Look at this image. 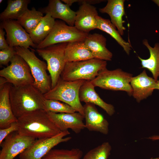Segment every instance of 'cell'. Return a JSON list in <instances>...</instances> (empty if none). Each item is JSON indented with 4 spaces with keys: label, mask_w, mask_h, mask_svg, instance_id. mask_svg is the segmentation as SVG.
Instances as JSON below:
<instances>
[{
    "label": "cell",
    "mask_w": 159,
    "mask_h": 159,
    "mask_svg": "<svg viewBox=\"0 0 159 159\" xmlns=\"http://www.w3.org/2000/svg\"><path fill=\"white\" fill-rule=\"evenodd\" d=\"M55 21L49 14H46L35 29L29 34L33 42L37 45L43 41L51 32Z\"/></svg>",
    "instance_id": "obj_25"
},
{
    "label": "cell",
    "mask_w": 159,
    "mask_h": 159,
    "mask_svg": "<svg viewBox=\"0 0 159 159\" xmlns=\"http://www.w3.org/2000/svg\"><path fill=\"white\" fill-rule=\"evenodd\" d=\"M74 26L80 31L89 34L97 27V17L99 16L96 8L87 4H81L76 12Z\"/></svg>",
    "instance_id": "obj_14"
},
{
    "label": "cell",
    "mask_w": 159,
    "mask_h": 159,
    "mask_svg": "<svg viewBox=\"0 0 159 159\" xmlns=\"http://www.w3.org/2000/svg\"><path fill=\"white\" fill-rule=\"evenodd\" d=\"M86 81H68L60 77L56 86L44 96L45 99L56 100L67 104L84 117V107L80 100L79 94L81 86Z\"/></svg>",
    "instance_id": "obj_3"
},
{
    "label": "cell",
    "mask_w": 159,
    "mask_h": 159,
    "mask_svg": "<svg viewBox=\"0 0 159 159\" xmlns=\"http://www.w3.org/2000/svg\"><path fill=\"white\" fill-rule=\"evenodd\" d=\"M67 43H58L36 49L38 54L47 62V70L51 79L52 88L57 85L66 63L65 60V51Z\"/></svg>",
    "instance_id": "obj_7"
},
{
    "label": "cell",
    "mask_w": 159,
    "mask_h": 159,
    "mask_svg": "<svg viewBox=\"0 0 159 159\" xmlns=\"http://www.w3.org/2000/svg\"><path fill=\"white\" fill-rule=\"evenodd\" d=\"M3 0H0V3H2V2L3 1Z\"/></svg>",
    "instance_id": "obj_39"
},
{
    "label": "cell",
    "mask_w": 159,
    "mask_h": 159,
    "mask_svg": "<svg viewBox=\"0 0 159 159\" xmlns=\"http://www.w3.org/2000/svg\"><path fill=\"white\" fill-rule=\"evenodd\" d=\"M124 0H108L106 5L100 8L99 11L110 16L112 23L116 27L121 36L124 34L125 28L123 25V16L125 14Z\"/></svg>",
    "instance_id": "obj_20"
},
{
    "label": "cell",
    "mask_w": 159,
    "mask_h": 159,
    "mask_svg": "<svg viewBox=\"0 0 159 159\" xmlns=\"http://www.w3.org/2000/svg\"><path fill=\"white\" fill-rule=\"evenodd\" d=\"M143 43L148 49L150 57L144 59L138 56L141 61L142 68L148 70L154 79L157 81L159 77V43H155L153 47L149 44L148 40L145 39L143 40Z\"/></svg>",
    "instance_id": "obj_23"
},
{
    "label": "cell",
    "mask_w": 159,
    "mask_h": 159,
    "mask_svg": "<svg viewBox=\"0 0 159 159\" xmlns=\"http://www.w3.org/2000/svg\"><path fill=\"white\" fill-rule=\"evenodd\" d=\"M14 48L16 54L21 56L29 66L34 79L33 85L43 95L52 88L50 76L47 72V64L39 59L32 50L28 48L16 47Z\"/></svg>",
    "instance_id": "obj_5"
},
{
    "label": "cell",
    "mask_w": 159,
    "mask_h": 159,
    "mask_svg": "<svg viewBox=\"0 0 159 159\" xmlns=\"http://www.w3.org/2000/svg\"><path fill=\"white\" fill-rule=\"evenodd\" d=\"M0 89H1L7 83H8L7 80L4 78L0 77Z\"/></svg>",
    "instance_id": "obj_35"
},
{
    "label": "cell",
    "mask_w": 159,
    "mask_h": 159,
    "mask_svg": "<svg viewBox=\"0 0 159 159\" xmlns=\"http://www.w3.org/2000/svg\"><path fill=\"white\" fill-rule=\"evenodd\" d=\"M101 0H73L74 3L78 2L81 4H87L92 5L100 3L103 1Z\"/></svg>",
    "instance_id": "obj_34"
},
{
    "label": "cell",
    "mask_w": 159,
    "mask_h": 159,
    "mask_svg": "<svg viewBox=\"0 0 159 159\" xmlns=\"http://www.w3.org/2000/svg\"><path fill=\"white\" fill-rule=\"evenodd\" d=\"M50 120L61 131L71 129L76 134L85 128L84 117L79 112L55 113L47 111Z\"/></svg>",
    "instance_id": "obj_13"
},
{
    "label": "cell",
    "mask_w": 159,
    "mask_h": 159,
    "mask_svg": "<svg viewBox=\"0 0 159 159\" xmlns=\"http://www.w3.org/2000/svg\"><path fill=\"white\" fill-rule=\"evenodd\" d=\"M155 4L159 8V0H152Z\"/></svg>",
    "instance_id": "obj_37"
},
{
    "label": "cell",
    "mask_w": 159,
    "mask_h": 159,
    "mask_svg": "<svg viewBox=\"0 0 159 159\" xmlns=\"http://www.w3.org/2000/svg\"><path fill=\"white\" fill-rule=\"evenodd\" d=\"M85 128L91 131L107 135L109 132L108 121L98 111L95 105L86 103L83 106Z\"/></svg>",
    "instance_id": "obj_16"
},
{
    "label": "cell",
    "mask_w": 159,
    "mask_h": 159,
    "mask_svg": "<svg viewBox=\"0 0 159 159\" xmlns=\"http://www.w3.org/2000/svg\"><path fill=\"white\" fill-rule=\"evenodd\" d=\"M5 32L4 29L0 25V50L7 48L9 47L6 40L5 38Z\"/></svg>",
    "instance_id": "obj_33"
},
{
    "label": "cell",
    "mask_w": 159,
    "mask_h": 159,
    "mask_svg": "<svg viewBox=\"0 0 159 159\" xmlns=\"http://www.w3.org/2000/svg\"><path fill=\"white\" fill-rule=\"evenodd\" d=\"M9 97L13 113L17 118L37 110H45L44 95L32 84L11 85Z\"/></svg>",
    "instance_id": "obj_1"
},
{
    "label": "cell",
    "mask_w": 159,
    "mask_h": 159,
    "mask_svg": "<svg viewBox=\"0 0 159 159\" xmlns=\"http://www.w3.org/2000/svg\"><path fill=\"white\" fill-rule=\"evenodd\" d=\"M107 61L95 58L87 60L67 62L60 77L64 80L91 81L99 72L106 68Z\"/></svg>",
    "instance_id": "obj_4"
},
{
    "label": "cell",
    "mask_w": 159,
    "mask_h": 159,
    "mask_svg": "<svg viewBox=\"0 0 159 159\" xmlns=\"http://www.w3.org/2000/svg\"><path fill=\"white\" fill-rule=\"evenodd\" d=\"M97 29L110 35L122 48L127 54L129 55L132 47L130 43L122 38L116 27L109 19L98 16L97 17Z\"/></svg>",
    "instance_id": "obj_24"
},
{
    "label": "cell",
    "mask_w": 159,
    "mask_h": 159,
    "mask_svg": "<svg viewBox=\"0 0 159 159\" xmlns=\"http://www.w3.org/2000/svg\"><path fill=\"white\" fill-rule=\"evenodd\" d=\"M148 139L151 140H159V135H155L151 136L149 137L148 138ZM150 159H159V157L155 158H151Z\"/></svg>",
    "instance_id": "obj_36"
},
{
    "label": "cell",
    "mask_w": 159,
    "mask_h": 159,
    "mask_svg": "<svg viewBox=\"0 0 159 159\" xmlns=\"http://www.w3.org/2000/svg\"><path fill=\"white\" fill-rule=\"evenodd\" d=\"M6 33V40L10 47H20L36 48L37 45L32 41L29 33L17 20L9 19L2 21L0 25Z\"/></svg>",
    "instance_id": "obj_12"
},
{
    "label": "cell",
    "mask_w": 159,
    "mask_h": 159,
    "mask_svg": "<svg viewBox=\"0 0 159 159\" xmlns=\"http://www.w3.org/2000/svg\"><path fill=\"white\" fill-rule=\"evenodd\" d=\"M44 16L41 11L33 7L30 10H27L17 21L29 34L35 29Z\"/></svg>",
    "instance_id": "obj_27"
},
{
    "label": "cell",
    "mask_w": 159,
    "mask_h": 159,
    "mask_svg": "<svg viewBox=\"0 0 159 159\" xmlns=\"http://www.w3.org/2000/svg\"><path fill=\"white\" fill-rule=\"evenodd\" d=\"M60 101L45 98V110L55 113H72L76 112L70 106Z\"/></svg>",
    "instance_id": "obj_30"
},
{
    "label": "cell",
    "mask_w": 159,
    "mask_h": 159,
    "mask_svg": "<svg viewBox=\"0 0 159 159\" xmlns=\"http://www.w3.org/2000/svg\"><path fill=\"white\" fill-rule=\"evenodd\" d=\"M18 129L17 121L12 123L9 127L0 129V144L7 136L13 132H17Z\"/></svg>",
    "instance_id": "obj_32"
},
{
    "label": "cell",
    "mask_w": 159,
    "mask_h": 159,
    "mask_svg": "<svg viewBox=\"0 0 159 159\" xmlns=\"http://www.w3.org/2000/svg\"><path fill=\"white\" fill-rule=\"evenodd\" d=\"M82 155V151L78 148L52 149L42 159H81Z\"/></svg>",
    "instance_id": "obj_28"
},
{
    "label": "cell",
    "mask_w": 159,
    "mask_h": 159,
    "mask_svg": "<svg viewBox=\"0 0 159 159\" xmlns=\"http://www.w3.org/2000/svg\"><path fill=\"white\" fill-rule=\"evenodd\" d=\"M16 54L14 47H10L0 51V65H7Z\"/></svg>",
    "instance_id": "obj_31"
},
{
    "label": "cell",
    "mask_w": 159,
    "mask_h": 159,
    "mask_svg": "<svg viewBox=\"0 0 159 159\" xmlns=\"http://www.w3.org/2000/svg\"><path fill=\"white\" fill-rule=\"evenodd\" d=\"M30 0H9L5 10L0 14L2 21L9 19L17 20L28 9Z\"/></svg>",
    "instance_id": "obj_26"
},
{
    "label": "cell",
    "mask_w": 159,
    "mask_h": 159,
    "mask_svg": "<svg viewBox=\"0 0 159 159\" xmlns=\"http://www.w3.org/2000/svg\"><path fill=\"white\" fill-rule=\"evenodd\" d=\"M37 139L12 132L4 139L0 145L1 150L0 159H14L30 146Z\"/></svg>",
    "instance_id": "obj_11"
},
{
    "label": "cell",
    "mask_w": 159,
    "mask_h": 159,
    "mask_svg": "<svg viewBox=\"0 0 159 159\" xmlns=\"http://www.w3.org/2000/svg\"><path fill=\"white\" fill-rule=\"evenodd\" d=\"M88 34L80 31L74 26L67 25L62 20H55L49 35L37 45L36 49L43 48L60 43L84 41Z\"/></svg>",
    "instance_id": "obj_8"
},
{
    "label": "cell",
    "mask_w": 159,
    "mask_h": 159,
    "mask_svg": "<svg viewBox=\"0 0 159 159\" xmlns=\"http://www.w3.org/2000/svg\"><path fill=\"white\" fill-rule=\"evenodd\" d=\"M156 82L154 79L148 76L145 70L137 76L132 77L130 85L132 89V96L137 102L147 98L156 89Z\"/></svg>",
    "instance_id": "obj_15"
},
{
    "label": "cell",
    "mask_w": 159,
    "mask_h": 159,
    "mask_svg": "<svg viewBox=\"0 0 159 159\" xmlns=\"http://www.w3.org/2000/svg\"><path fill=\"white\" fill-rule=\"evenodd\" d=\"M10 62L9 65L0 71V77L14 86L33 84L34 79L30 67L21 56L16 54Z\"/></svg>",
    "instance_id": "obj_9"
},
{
    "label": "cell",
    "mask_w": 159,
    "mask_h": 159,
    "mask_svg": "<svg viewBox=\"0 0 159 159\" xmlns=\"http://www.w3.org/2000/svg\"><path fill=\"white\" fill-rule=\"evenodd\" d=\"M94 58L84 41L68 43L65 51L66 62H77Z\"/></svg>",
    "instance_id": "obj_22"
},
{
    "label": "cell",
    "mask_w": 159,
    "mask_h": 159,
    "mask_svg": "<svg viewBox=\"0 0 159 159\" xmlns=\"http://www.w3.org/2000/svg\"><path fill=\"white\" fill-rule=\"evenodd\" d=\"M95 87L90 81H85L79 91L80 101L97 105L103 109L108 115L112 116L115 112L114 106L104 101L95 91Z\"/></svg>",
    "instance_id": "obj_19"
},
{
    "label": "cell",
    "mask_w": 159,
    "mask_h": 159,
    "mask_svg": "<svg viewBox=\"0 0 159 159\" xmlns=\"http://www.w3.org/2000/svg\"><path fill=\"white\" fill-rule=\"evenodd\" d=\"M132 74L120 69L110 70L106 68L101 71L97 76L90 81L95 87L102 89L126 92L132 96L133 91L130 85Z\"/></svg>",
    "instance_id": "obj_6"
},
{
    "label": "cell",
    "mask_w": 159,
    "mask_h": 159,
    "mask_svg": "<svg viewBox=\"0 0 159 159\" xmlns=\"http://www.w3.org/2000/svg\"><path fill=\"white\" fill-rule=\"evenodd\" d=\"M84 42L94 58L106 61L112 60V54L107 48V39L102 34H89Z\"/></svg>",
    "instance_id": "obj_18"
},
{
    "label": "cell",
    "mask_w": 159,
    "mask_h": 159,
    "mask_svg": "<svg viewBox=\"0 0 159 159\" xmlns=\"http://www.w3.org/2000/svg\"><path fill=\"white\" fill-rule=\"evenodd\" d=\"M111 150L110 143L105 142L88 151L83 159H108Z\"/></svg>",
    "instance_id": "obj_29"
},
{
    "label": "cell",
    "mask_w": 159,
    "mask_h": 159,
    "mask_svg": "<svg viewBox=\"0 0 159 159\" xmlns=\"http://www.w3.org/2000/svg\"><path fill=\"white\" fill-rule=\"evenodd\" d=\"M68 5L60 0H49L47 6L40 11L43 14H49L54 19H59L71 26H74L76 12Z\"/></svg>",
    "instance_id": "obj_17"
},
{
    "label": "cell",
    "mask_w": 159,
    "mask_h": 159,
    "mask_svg": "<svg viewBox=\"0 0 159 159\" xmlns=\"http://www.w3.org/2000/svg\"><path fill=\"white\" fill-rule=\"evenodd\" d=\"M156 89L159 90V80H158L156 82Z\"/></svg>",
    "instance_id": "obj_38"
},
{
    "label": "cell",
    "mask_w": 159,
    "mask_h": 159,
    "mask_svg": "<svg viewBox=\"0 0 159 159\" xmlns=\"http://www.w3.org/2000/svg\"><path fill=\"white\" fill-rule=\"evenodd\" d=\"M17 132L36 139L53 137L61 131L50 120L44 110H37L17 118Z\"/></svg>",
    "instance_id": "obj_2"
},
{
    "label": "cell",
    "mask_w": 159,
    "mask_h": 159,
    "mask_svg": "<svg viewBox=\"0 0 159 159\" xmlns=\"http://www.w3.org/2000/svg\"><path fill=\"white\" fill-rule=\"evenodd\" d=\"M70 134L68 130L62 131L51 138L38 139L19 155L20 159H42L54 147L72 138L65 137Z\"/></svg>",
    "instance_id": "obj_10"
},
{
    "label": "cell",
    "mask_w": 159,
    "mask_h": 159,
    "mask_svg": "<svg viewBox=\"0 0 159 159\" xmlns=\"http://www.w3.org/2000/svg\"><path fill=\"white\" fill-rule=\"evenodd\" d=\"M11 85L7 83L0 89V129L9 127L16 122L17 118L14 115L9 97V90Z\"/></svg>",
    "instance_id": "obj_21"
}]
</instances>
